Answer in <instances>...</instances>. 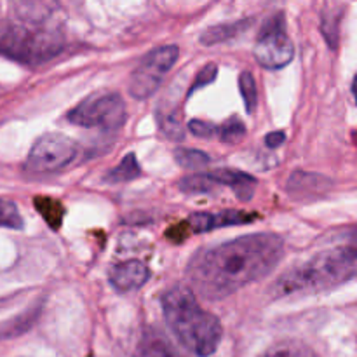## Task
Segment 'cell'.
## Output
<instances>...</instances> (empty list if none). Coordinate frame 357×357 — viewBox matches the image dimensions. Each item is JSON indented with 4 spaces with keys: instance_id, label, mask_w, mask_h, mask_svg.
<instances>
[{
    "instance_id": "obj_21",
    "label": "cell",
    "mask_w": 357,
    "mask_h": 357,
    "mask_svg": "<svg viewBox=\"0 0 357 357\" xmlns=\"http://www.w3.org/2000/svg\"><path fill=\"white\" fill-rule=\"evenodd\" d=\"M218 136L225 143H237L246 136V126L241 119L232 117L222 126H218Z\"/></svg>"
},
{
    "instance_id": "obj_25",
    "label": "cell",
    "mask_w": 357,
    "mask_h": 357,
    "mask_svg": "<svg viewBox=\"0 0 357 357\" xmlns=\"http://www.w3.org/2000/svg\"><path fill=\"white\" fill-rule=\"evenodd\" d=\"M284 139L286 135L282 131L268 132V135L265 136V145H267L268 149H278V146H281L282 143H284Z\"/></svg>"
},
{
    "instance_id": "obj_22",
    "label": "cell",
    "mask_w": 357,
    "mask_h": 357,
    "mask_svg": "<svg viewBox=\"0 0 357 357\" xmlns=\"http://www.w3.org/2000/svg\"><path fill=\"white\" fill-rule=\"evenodd\" d=\"M0 227L14 230L23 229V218H21L16 204L7 199H0Z\"/></svg>"
},
{
    "instance_id": "obj_3",
    "label": "cell",
    "mask_w": 357,
    "mask_h": 357,
    "mask_svg": "<svg viewBox=\"0 0 357 357\" xmlns=\"http://www.w3.org/2000/svg\"><path fill=\"white\" fill-rule=\"evenodd\" d=\"M162 314L167 326L181 345L197 357L213 356L223 337L215 314L199 305L195 295L185 286H174L162 296Z\"/></svg>"
},
{
    "instance_id": "obj_11",
    "label": "cell",
    "mask_w": 357,
    "mask_h": 357,
    "mask_svg": "<svg viewBox=\"0 0 357 357\" xmlns=\"http://www.w3.org/2000/svg\"><path fill=\"white\" fill-rule=\"evenodd\" d=\"M215 178L218 180L220 187H229L241 201H250L257 188V178L236 169L216 171Z\"/></svg>"
},
{
    "instance_id": "obj_14",
    "label": "cell",
    "mask_w": 357,
    "mask_h": 357,
    "mask_svg": "<svg viewBox=\"0 0 357 357\" xmlns=\"http://www.w3.org/2000/svg\"><path fill=\"white\" fill-rule=\"evenodd\" d=\"M260 357H319L309 345L298 340H281L267 349Z\"/></svg>"
},
{
    "instance_id": "obj_26",
    "label": "cell",
    "mask_w": 357,
    "mask_h": 357,
    "mask_svg": "<svg viewBox=\"0 0 357 357\" xmlns=\"http://www.w3.org/2000/svg\"><path fill=\"white\" fill-rule=\"evenodd\" d=\"M352 94H354L356 103H357V75L354 77V82H352Z\"/></svg>"
},
{
    "instance_id": "obj_16",
    "label": "cell",
    "mask_w": 357,
    "mask_h": 357,
    "mask_svg": "<svg viewBox=\"0 0 357 357\" xmlns=\"http://www.w3.org/2000/svg\"><path fill=\"white\" fill-rule=\"evenodd\" d=\"M136 357H181V356L174 351V347L169 344V342L164 340V338L159 337L157 333H152L143 340L142 345H139L138 356Z\"/></svg>"
},
{
    "instance_id": "obj_24",
    "label": "cell",
    "mask_w": 357,
    "mask_h": 357,
    "mask_svg": "<svg viewBox=\"0 0 357 357\" xmlns=\"http://www.w3.org/2000/svg\"><path fill=\"white\" fill-rule=\"evenodd\" d=\"M188 131L197 138H211V136L218 135V126L195 119V121L188 122Z\"/></svg>"
},
{
    "instance_id": "obj_5",
    "label": "cell",
    "mask_w": 357,
    "mask_h": 357,
    "mask_svg": "<svg viewBox=\"0 0 357 357\" xmlns=\"http://www.w3.org/2000/svg\"><path fill=\"white\" fill-rule=\"evenodd\" d=\"M128 119L126 103L119 93H96L77 105L68 114V121L80 128H98L117 131Z\"/></svg>"
},
{
    "instance_id": "obj_7",
    "label": "cell",
    "mask_w": 357,
    "mask_h": 357,
    "mask_svg": "<svg viewBox=\"0 0 357 357\" xmlns=\"http://www.w3.org/2000/svg\"><path fill=\"white\" fill-rule=\"evenodd\" d=\"M255 58L264 68L279 70L289 65L295 54L291 38L286 31V21L281 13L265 21L255 44Z\"/></svg>"
},
{
    "instance_id": "obj_12",
    "label": "cell",
    "mask_w": 357,
    "mask_h": 357,
    "mask_svg": "<svg viewBox=\"0 0 357 357\" xmlns=\"http://www.w3.org/2000/svg\"><path fill=\"white\" fill-rule=\"evenodd\" d=\"M248 24H251L250 20H243V21H236V23H225V24H218V26L208 28V30L201 35V44L215 45V44H222V42L230 40V38L243 33V31L248 28Z\"/></svg>"
},
{
    "instance_id": "obj_2",
    "label": "cell",
    "mask_w": 357,
    "mask_h": 357,
    "mask_svg": "<svg viewBox=\"0 0 357 357\" xmlns=\"http://www.w3.org/2000/svg\"><path fill=\"white\" fill-rule=\"evenodd\" d=\"M51 3H17L14 20L0 24V52L16 61L38 65L65 47L63 33L49 26Z\"/></svg>"
},
{
    "instance_id": "obj_10",
    "label": "cell",
    "mask_w": 357,
    "mask_h": 357,
    "mask_svg": "<svg viewBox=\"0 0 357 357\" xmlns=\"http://www.w3.org/2000/svg\"><path fill=\"white\" fill-rule=\"evenodd\" d=\"M150 279V271L145 264L138 260H128L114 265L108 272V281L117 291H132L142 288Z\"/></svg>"
},
{
    "instance_id": "obj_17",
    "label": "cell",
    "mask_w": 357,
    "mask_h": 357,
    "mask_svg": "<svg viewBox=\"0 0 357 357\" xmlns=\"http://www.w3.org/2000/svg\"><path fill=\"white\" fill-rule=\"evenodd\" d=\"M178 187L187 194H211L220 187V183L215 174H192L181 178Z\"/></svg>"
},
{
    "instance_id": "obj_18",
    "label": "cell",
    "mask_w": 357,
    "mask_h": 357,
    "mask_svg": "<svg viewBox=\"0 0 357 357\" xmlns=\"http://www.w3.org/2000/svg\"><path fill=\"white\" fill-rule=\"evenodd\" d=\"M142 169H139V164L136 160L135 153H128L110 173L107 174V181L110 183H122V181H131L135 178L139 176Z\"/></svg>"
},
{
    "instance_id": "obj_15",
    "label": "cell",
    "mask_w": 357,
    "mask_h": 357,
    "mask_svg": "<svg viewBox=\"0 0 357 357\" xmlns=\"http://www.w3.org/2000/svg\"><path fill=\"white\" fill-rule=\"evenodd\" d=\"M323 187H328V180L309 173H295L289 178L288 183V190L295 195H312V188L317 194H321Z\"/></svg>"
},
{
    "instance_id": "obj_19",
    "label": "cell",
    "mask_w": 357,
    "mask_h": 357,
    "mask_svg": "<svg viewBox=\"0 0 357 357\" xmlns=\"http://www.w3.org/2000/svg\"><path fill=\"white\" fill-rule=\"evenodd\" d=\"M174 160L185 169H199L211 162V157L202 150L194 149H176L174 150Z\"/></svg>"
},
{
    "instance_id": "obj_8",
    "label": "cell",
    "mask_w": 357,
    "mask_h": 357,
    "mask_svg": "<svg viewBox=\"0 0 357 357\" xmlns=\"http://www.w3.org/2000/svg\"><path fill=\"white\" fill-rule=\"evenodd\" d=\"M77 157V143L61 132H49L40 136L31 146L26 159L30 173H54L68 166Z\"/></svg>"
},
{
    "instance_id": "obj_6",
    "label": "cell",
    "mask_w": 357,
    "mask_h": 357,
    "mask_svg": "<svg viewBox=\"0 0 357 357\" xmlns=\"http://www.w3.org/2000/svg\"><path fill=\"white\" fill-rule=\"evenodd\" d=\"M178 56H180V51L176 45H162L150 51L131 73V79H129L131 96L136 100H146L155 94L166 73L178 61Z\"/></svg>"
},
{
    "instance_id": "obj_20",
    "label": "cell",
    "mask_w": 357,
    "mask_h": 357,
    "mask_svg": "<svg viewBox=\"0 0 357 357\" xmlns=\"http://www.w3.org/2000/svg\"><path fill=\"white\" fill-rule=\"evenodd\" d=\"M239 91L243 94L244 105H246V110L250 114H253L255 108H257L258 101V91H257V82H255L253 73L243 72L239 75Z\"/></svg>"
},
{
    "instance_id": "obj_4",
    "label": "cell",
    "mask_w": 357,
    "mask_h": 357,
    "mask_svg": "<svg viewBox=\"0 0 357 357\" xmlns=\"http://www.w3.org/2000/svg\"><path fill=\"white\" fill-rule=\"evenodd\" d=\"M357 278V248L338 246L317 253L305 264L284 272L272 286L278 298L326 293Z\"/></svg>"
},
{
    "instance_id": "obj_13",
    "label": "cell",
    "mask_w": 357,
    "mask_h": 357,
    "mask_svg": "<svg viewBox=\"0 0 357 357\" xmlns=\"http://www.w3.org/2000/svg\"><path fill=\"white\" fill-rule=\"evenodd\" d=\"M157 124L162 135L173 142H180L185 136V128L181 124V115L174 108H159L157 110Z\"/></svg>"
},
{
    "instance_id": "obj_23",
    "label": "cell",
    "mask_w": 357,
    "mask_h": 357,
    "mask_svg": "<svg viewBox=\"0 0 357 357\" xmlns=\"http://www.w3.org/2000/svg\"><path fill=\"white\" fill-rule=\"evenodd\" d=\"M216 75H218V66H216L215 63H209V65H206L204 68L197 73V77H195L194 84H192V87H190V93H194V91H197V89H201V87H206L208 84H211L213 80L216 79Z\"/></svg>"
},
{
    "instance_id": "obj_9",
    "label": "cell",
    "mask_w": 357,
    "mask_h": 357,
    "mask_svg": "<svg viewBox=\"0 0 357 357\" xmlns=\"http://www.w3.org/2000/svg\"><path fill=\"white\" fill-rule=\"evenodd\" d=\"M257 218V215H251L246 211H236V209H223L218 213H194L188 216L187 223L192 229V232H211L215 229L232 225H244Z\"/></svg>"
},
{
    "instance_id": "obj_1",
    "label": "cell",
    "mask_w": 357,
    "mask_h": 357,
    "mask_svg": "<svg viewBox=\"0 0 357 357\" xmlns=\"http://www.w3.org/2000/svg\"><path fill=\"white\" fill-rule=\"evenodd\" d=\"M284 257L275 234H253L201 250L187 267L192 288L208 300H222L271 274Z\"/></svg>"
}]
</instances>
